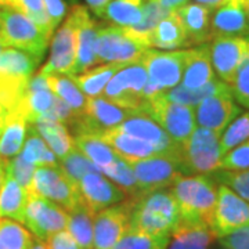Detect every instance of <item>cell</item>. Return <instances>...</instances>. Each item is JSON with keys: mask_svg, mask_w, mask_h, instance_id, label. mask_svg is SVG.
<instances>
[{"mask_svg": "<svg viewBox=\"0 0 249 249\" xmlns=\"http://www.w3.org/2000/svg\"><path fill=\"white\" fill-rule=\"evenodd\" d=\"M55 96L50 90L46 78L37 73L28 83L25 96L21 101L19 112L27 119L28 124H36L39 119L46 118L53 108Z\"/></svg>", "mask_w": 249, "mask_h": 249, "instance_id": "603a6c76", "label": "cell"}, {"mask_svg": "<svg viewBox=\"0 0 249 249\" xmlns=\"http://www.w3.org/2000/svg\"><path fill=\"white\" fill-rule=\"evenodd\" d=\"M227 90H231L230 85H227L222 79L214 78L212 82L206 83L198 89H187L183 85H178L176 88L170 89L169 91H166L163 96L169 101L196 108L205 98L211 97L217 93H222V91H227Z\"/></svg>", "mask_w": 249, "mask_h": 249, "instance_id": "d590c367", "label": "cell"}, {"mask_svg": "<svg viewBox=\"0 0 249 249\" xmlns=\"http://www.w3.org/2000/svg\"><path fill=\"white\" fill-rule=\"evenodd\" d=\"M129 64H101L100 67L90 68L89 71L71 76L82 93L88 97H98L104 93L108 82L116 72Z\"/></svg>", "mask_w": 249, "mask_h": 249, "instance_id": "1f68e13d", "label": "cell"}, {"mask_svg": "<svg viewBox=\"0 0 249 249\" xmlns=\"http://www.w3.org/2000/svg\"><path fill=\"white\" fill-rule=\"evenodd\" d=\"M186 57L187 50H147L142 58L148 75L144 88L145 101L165 94L181 83Z\"/></svg>", "mask_w": 249, "mask_h": 249, "instance_id": "5b68a950", "label": "cell"}, {"mask_svg": "<svg viewBox=\"0 0 249 249\" xmlns=\"http://www.w3.org/2000/svg\"><path fill=\"white\" fill-rule=\"evenodd\" d=\"M76 32L78 13L73 6L61 27L52 36L50 57L46 65L39 71L40 75H65L73 76L76 67Z\"/></svg>", "mask_w": 249, "mask_h": 249, "instance_id": "9c48e42d", "label": "cell"}, {"mask_svg": "<svg viewBox=\"0 0 249 249\" xmlns=\"http://www.w3.org/2000/svg\"><path fill=\"white\" fill-rule=\"evenodd\" d=\"M136 114L127 108L116 106L104 96L86 98L85 111L72 129L75 133H97L116 127L129 116Z\"/></svg>", "mask_w": 249, "mask_h": 249, "instance_id": "2e32d148", "label": "cell"}, {"mask_svg": "<svg viewBox=\"0 0 249 249\" xmlns=\"http://www.w3.org/2000/svg\"><path fill=\"white\" fill-rule=\"evenodd\" d=\"M180 222L170 188H162L134 199L129 229L152 235H170Z\"/></svg>", "mask_w": 249, "mask_h": 249, "instance_id": "7a4b0ae2", "label": "cell"}, {"mask_svg": "<svg viewBox=\"0 0 249 249\" xmlns=\"http://www.w3.org/2000/svg\"><path fill=\"white\" fill-rule=\"evenodd\" d=\"M85 1L89 6V9L94 13V16L101 17L103 11L106 10V7H107L112 0H85Z\"/></svg>", "mask_w": 249, "mask_h": 249, "instance_id": "f5cc1de1", "label": "cell"}, {"mask_svg": "<svg viewBox=\"0 0 249 249\" xmlns=\"http://www.w3.org/2000/svg\"><path fill=\"white\" fill-rule=\"evenodd\" d=\"M34 235L21 223L0 219V249H29Z\"/></svg>", "mask_w": 249, "mask_h": 249, "instance_id": "f35d334b", "label": "cell"}, {"mask_svg": "<svg viewBox=\"0 0 249 249\" xmlns=\"http://www.w3.org/2000/svg\"><path fill=\"white\" fill-rule=\"evenodd\" d=\"M209 50L214 72L223 82L231 85L241 65L249 58V36L214 37Z\"/></svg>", "mask_w": 249, "mask_h": 249, "instance_id": "9a60e30c", "label": "cell"}, {"mask_svg": "<svg viewBox=\"0 0 249 249\" xmlns=\"http://www.w3.org/2000/svg\"><path fill=\"white\" fill-rule=\"evenodd\" d=\"M73 142L75 147L83 152L101 173H104L119 158L97 133H78Z\"/></svg>", "mask_w": 249, "mask_h": 249, "instance_id": "4dcf8cb0", "label": "cell"}, {"mask_svg": "<svg viewBox=\"0 0 249 249\" xmlns=\"http://www.w3.org/2000/svg\"><path fill=\"white\" fill-rule=\"evenodd\" d=\"M103 175H106L108 178H111L115 184L121 187L129 198L140 196V191L137 188V181L134 178L133 169H132L130 163H127L122 158H118L114 162V165H111Z\"/></svg>", "mask_w": 249, "mask_h": 249, "instance_id": "b9f144b4", "label": "cell"}, {"mask_svg": "<svg viewBox=\"0 0 249 249\" xmlns=\"http://www.w3.org/2000/svg\"><path fill=\"white\" fill-rule=\"evenodd\" d=\"M76 6L78 32H76V67L75 75L89 71L97 65L98 25L90 17L89 10L80 4Z\"/></svg>", "mask_w": 249, "mask_h": 249, "instance_id": "7402d4cb", "label": "cell"}, {"mask_svg": "<svg viewBox=\"0 0 249 249\" xmlns=\"http://www.w3.org/2000/svg\"><path fill=\"white\" fill-rule=\"evenodd\" d=\"M19 155L27 162L35 165L36 168L58 165V158L46 144L43 137L36 130L35 124H29L28 126L27 137H25V142H24Z\"/></svg>", "mask_w": 249, "mask_h": 249, "instance_id": "e575fe53", "label": "cell"}, {"mask_svg": "<svg viewBox=\"0 0 249 249\" xmlns=\"http://www.w3.org/2000/svg\"><path fill=\"white\" fill-rule=\"evenodd\" d=\"M136 198H127L94 214L93 249H112L129 229L130 213Z\"/></svg>", "mask_w": 249, "mask_h": 249, "instance_id": "e0dca14e", "label": "cell"}, {"mask_svg": "<svg viewBox=\"0 0 249 249\" xmlns=\"http://www.w3.org/2000/svg\"><path fill=\"white\" fill-rule=\"evenodd\" d=\"M137 181L140 196L162 188H170L180 176L184 175L180 155L158 154L150 158L130 163Z\"/></svg>", "mask_w": 249, "mask_h": 249, "instance_id": "30bf717a", "label": "cell"}, {"mask_svg": "<svg viewBox=\"0 0 249 249\" xmlns=\"http://www.w3.org/2000/svg\"><path fill=\"white\" fill-rule=\"evenodd\" d=\"M7 7H11L9 0H0V10L7 9Z\"/></svg>", "mask_w": 249, "mask_h": 249, "instance_id": "91938a15", "label": "cell"}, {"mask_svg": "<svg viewBox=\"0 0 249 249\" xmlns=\"http://www.w3.org/2000/svg\"><path fill=\"white\" fill-rule=\"evenodd\" d=\"M39 62L34 55L13 47L0 53V103L9 114L19 109Z\"/></svg>", "mask_w": 249, "mask_h": 249, "instance_id": "3957f363", "label": "cell"}, {"mask_svg": "<svg viewBox=\"0 0 249 249\" xmlns=\"http://www.w3.org/2000/svg\"><path fill=\"white\" fill-rule=\"evenodd\" d=\"M43 4H45L46 14L55 29L65 18L67 6H65L64 0H43Z\"/></svg>", "mask_w": 249, "mask_h": 249, "instance_id": "816d5d0a", "label": "cell"}, {"mask_svg": "<svg viewBox=\"0 0 249 249\" xmlns=\"http://www.w3.org/2000/svg\"><path fill=\"white\" fill-rule=\"evenodd\" d=\"M7 116H9V112L6 111V108L1 106L0 103V134L4 129V124H6V121H7Z\"/></svg>", "mask_w": 249, "mask_h": 249, "instance_id": "9f6ffc18", "label": "cell"}, {"mask_svg": "<svg viewBox=\"0 0 249 249\" xmlns=\"http://www.w3.org/2000/svg\"><path fill=\"white\" fill-rule=\"evenodd\" d=\"M213 175L214 181H219L229 188H231L234 193L249 202V169L247 170H216Z\"/></svg>", "mask_w": 249, "mask_h": 249, "instance_id": "f6af8a7d", "label": "cell"}, {"mask_svg": "<svg viewBox=\"0 0 249 249\" xmlns=\"http://www.w3.org/2000/svg\"><path fill=\"white\" fill-rule=\"evenodd\" d=\"M6 178V166H4V163L0 160V187L3 184V180Z\"/></svg>", "mask_w": 249, "mask_h": 249, "instance_id": "680465c9", "label": "cell"}, {"mask_svg": "<svg viewBox=\"0 0 249 249\" xmlns=\"http://www.w3.org/2000/svg\"><path fill=\"white\" fill-rule=\"evenodd\" d=\"M220 248H222V247H220ZM222 249H226V248H222Z\"/></svg>", "mask_w": 249, "mask_h": 249, "instance_id": "be15d7a7", "label": "cell"}, {"mask_svg": "<svg viewBox=\"0 0 249 249\" xmlns=\"http://www.w3.org/2000/svg\"><path fill=\"white\" fill-rule=\"evenodd\" d=\"M52 36L13 7L0 10V42L42 60Z\"/></svg>", "mask_w": 249, "mask_h": 249, "instance_id": "277c9868", "label": "cell"}, {"mask_svg": "<svg viewBox=\"0 0 249 249\" xmlns=\"http://www.w3.org/2000/svg\"><path fill=\"white\" fill-rule=\"evenodd\" d=\"M249 227V202L224 184L217 187V202L211 230L216 238Z\"/></svg>", "mask_w": 249, "mask_h": 249, "instance_id": "5bb4252c", "label": "cell"}, {"mask_svg": "<svg viewBox=\"0 0 249 249\" xmlns=\"http://www.w3.org/2000/svg\"><path fill=\"white\" fill-rule=\"evenodd\" d=\"M170 235H152L127 229L112 249H168Z\"/></svg>", "mask_w": 249, "mask_h": 249, "instance_id": "60d3db41", "label": "cell"}, {"mask_svg": "<svg viewBox=\"0 0 249 249\" xmlns=\"http://www.w3.org/2000/svg\"><path fill=\"white\" fill-rule=\"evenodd\" d=\"M217 187L214 178L206 175L180 176L170 187L178 204L180 220L211 227L217 202Z\"/></svg>", "mask_w": 249, "mask_h": 249, "instance_id": "6da1fadb", "label": "cell"}, {"mask_svg": "<svg viewBox=\"0 0 249 249\" xmlns=\"http://www.w3.org/2000/svg\"><path fill=\"white\" fill-rule=\"evenodd\" d=\"M35 170V165L27 162L19 154L6 165V172H9L21 186L27 188L29 191V196H31V188H32V180H34Z\"/></svg>", "mask_w": 249, "mask_h": 249, "instance_id": "7dc6e473", "label": "cell"}, {"mask_svg": "<svg viewBox=\"0 0 249 249\" xmlns=\"http://www.w3.org/2000/svg\"><path fill=\"white\" fill-rule=\"evenodd\" d=\"M247 140H249V111L240 114L222 133L220 136L222 154L224 155L226 152H229L234 147L240 145L241 142Z\"/></svg>", "mask_w": 249, "mask_h": 249, "instance_id": "7bdbcfd3", "label": "cell"}, {"mask_svg": "<svg viewBox=\"0 0 249 249\" xmlns=\"http://www.w3.org/2000/svg\"><path fill=\"white\" fill-rule=\"evenodd\" d=\"M94 213L83 205V202L68 212V224L67 230L78 242L80 249H93V238H94Z\"/></svg>", "mask_w": 249, "mask_h": 249, "instance_id": "8d00e7d4", "label": "cell"}, {"mask_svg": "<svg viewBox=\"0 0 249 249\" xmlns=\"http://www.w3.org/2000/svg\"><path fill=\"white\" fill-rule=\"evenodd\" d=\"M212 39L223 36H249L245 0H223L212 11Z\"/></svg>", "mask_w": 249, "mask_h": 249, "instance_id": "44dd1931", "label": "cell"}, {"mask_svg": "<svg viewBox=\"0 0 249 249\" xmlns=\"http://www.w3.org/2000/svg\"><path fill=\"white\" fill-rule=\"evenodd\" d=\"M28 126L29 124L19 111H14L7 116L4 129L0 134V160L4 166L22 150Z\"/></svg>", "mask_w": 249, "mask_h": 249, "instance_id": "f546056e", "label": "cell"}, {"mask_svg": "<svg viewBox=\"0 0 249 249\" xmlns=\"http://www.w3.org/2000/svg\"><path fill=\"white\" fill-rule=\"evenodd\" d=\"M148 47L124 28L98 25L97 64H133L142 60Z\"/></svg>", "mask_w": 249, "mask_h": 249, "instance_id": "8fae6325", "label": "cell"}, {"mask_svg": "<svg viewBox=\"0 0 249 249\" xmlns=\"http://www.w3.org/2000/svg\"><path fill=\"white\" fill-rule=\"evenodd\" d=\"M245 7H247V16H248L249 21V0H245Z\"/></svg>", "mask_w": 249, "mask_h": 249, "instance_id": "94428289", "label": "cell"}, {"mask_svg": "<svg viewBox=\"0 0 249 249\" xmlns=\"http://www.w3.org/2000/svg\"><path fill=\"white\" fill-rule=\"evenodd\" d=\"M49 249H80L78 242L71 235V232L67 229L53 234L50 238L45 241Z\"/></svg>", "mask_w": 249, "mask_h": 249, "instance_id": "f907efd6", "label": "cell"}, {"mask_svg": "<svg viewBox=\"0 0 249 249\" xmlns=\"http://www.w3.org/2000/svg\"><path fill=\"white\" fill-rule=\"evenodd\" d=\"M68 224V212L45 196L31 194L25 211L24 226L37 240L46 241L62 231Z\"/></svg>", "mask_w": 249, "mask_h": 249, "instance_id": "4fadbf2b", "label": "cell"}, {"mask_svg": "<svg viewBox=\"0 0 249 249\" xmlns=\"http://www.w3.org/2000/svg\"><path fill=\"white\" fill-rule=\"evenodd\" d=\"M144 3L145 0H112L100 18L115 27L132 28L142 21Z\"/></svg>", "mask_w": 249, "mask_h": 249, "instance_id": "836d02e7", "label": "cell"}, {"mask_svg": "<svg viewBox=\"0 0 249 249\" xmlns=\"http://www.w3.org/2000/svg\"><path fill=\"white\" fill-rule=\"evenodd\" d=\"M4 49H6V47H4V46H3V43L0 42V53H1V52H3Z\"/></svg>", "mask_w": 249, "mask_h": 249, "instance_id": "6125c7cd", "label": "cell"}, {"mask_svg": "<svg viewBox=\"0 0 249 249\" xmlns=\"http://www.w3.org/2000/svg\"><path fill=\"white\" fill-rule=\"evenodd\" d=\"M249 169V140L223 155L219 170H247Z\"/></svg>", "mask_w": 249, "mask_h": 249, "instance_id": "bcb514c9", "label": "cell"}, {"mask_svg": "<svg viewBox=\"0 0 249 249\" xmlns=\"http://www.w3.org/2000/svg\"><path fill=\"white\" fill-rule=\"evenodd\" d=\"M31 194L45 196L60 205L67 212L82 204L79 186L62 172L60 165L36 168Z\"/></svg>", "mask_w": 249, "mask_h": 249, "instance_id": "7c38bea8", "label": "cell"}, {"mask_svg": "<svg viewBox=\"0 0 249 249\" xmlns=\"http://www.w3.org/2000/svg\"><path fill=\"white\" fill-rule=\"evenodd\" d=\"M194 1L198 3V4H202V6H205V7H208V9H211L213 11L222 3L223 0H194Z\"/></svg>", "mask_w": 249, "mask_h": 249, "instance_id": "11a10c76", "label": "cell"}, {"mask_svg": "<svg viewBox=\"0 0 249 249\" xmlns=\"http://www.w3.org/2000/svg\"><path fill=\"white\" fill-rule=\"evenodd\" d=\"M190 47L186 31L178 16V11L173 10L165 18H162L155 27L151 35V49L160 50H178Z\"/></svg>", "mask_w": 249, "mask_h": 249, "instance_id": "f1b7e54d", "label": "cell"}, {"mask_svg": "<svg viewBox=\"0 0 249 249\" xmlns=\"http://www.w3.org/2000/svg\"><path fill=\"white\" fill-rule=\"evenodd\" d=\"M43 76L55 97L62 100L78 114H83L88 97L82 93V90L76 86L72 78H68L65 75H43Z\"/></svg>", "mask_w": 249, "mask_h": 249, "instance_id": "74e56055", "label": "cell"}, {"mask_svg": "<svg viewBox=\"0 0 249 249\" xmlns=\"http://www.w3.org/2000/svg\"><path fill=\"white\" fill-rule=\"evenodd\" d=\"M116 129L122 130L124 133L136 136L148 144H151L160 154L180 155V145L178 142H175L151 116L144 112H136L132 116H129L122 124H118Z\"/></svg>", "mask_w": 249, "mask_h": 249, "instance_id": "ffe728a7", "label": "cell"}, {"mask_svg": "<svg viewBox=\"0 0 249 249\" xmlns=\"http://www.w3.org/2000/svg\"><path fill=\"white\" fill-rule=\"evenodd\" d=\"M78 186L82 202L94 214L106 208L121 204L129 198L121 187L101 172L88 173Z\"/></svg>", "mask_w": 249, "mask_h": 249, "instance_id": "d6986e66", "label": "cell"}, {"mask_svg": "<svg viewBox=\"0 0 249 249\" xmlns=\"http://www.w3.org/2000/svg\"><path fill=\"white\" fill-rule=\"evenodd\" d=\"M240 114H242V108L235 103L231 90L222 91L205 98L196 106V126L222 134Z\"/></svg>", "mask_w": 249, "mask_h": 249, "instance_id": "ac0fdd59", "label": "cell"}, {"mask_svg": "<svg viewBox=\"0 0 249 249\" xmlns=\"http://www.w3.org/2000/svg\"><path fill=\"white\" fill-rule=\"evenodd\" d=\"M152 1L158 3V4H160V6H162L163 9L173 11V10H178V9H180L181 6L187 4L190 0H152Z\"/></svg>", "mask_w": 249, "mask_h": 249, "instance_id": "db71d44e", "label": "cell"}, {"mask_svg": "<svg viewBox=\"0 0 249 249\" xmlns=\"http://www.w3.org/2000/svg\"><path fill=\"white\" fill-rule=\"evenodd\" d=\"M142 112L151 116L178 145L186 142L196 129V108L169 101L163 94L148 100Z\"/></svg>", "mask_w": 249, "mask_h": 249, "instance_id": "52a82bcc", "label": "cell"}, {"mask_svg": "<svg viewBox=\"0 0 249 249\" xmlns=\"http://www.w3.org/2000/svg\"><path fill=\"white\" fill-rule=\"evenodd\" d=\"M214 78L216 76L211 60L209 43L187 49L186 65L180 85L187 89H198L212 82Z\"/></svg>", "mask_w": 249, "mask_h": 249, "instance_id": "d4e9b609", "label": "cell"}, {"mask_svg": "<svg viewBox=\"0 0 249 249\" xmlns=\"http://www.w3.org/2000/svg\"><path fill=\"white\" fill-rule=\"evenodd\" d=\"M58 165H60L62 172L71 178L75 184H79L80 180L88 173L100 172L97 166L83 152L79 151L75 145L72 147L71 151L68 152L65 157L58 160Z\"/></svg>", "mask_w": 249, "mask_h": 249, "instance_id": "ab89813d", "label": "cell"}, {"mask_svg": "<svg viewBox=\"0 0 249 249\" xmlns=\"http://www.w3.org/2000/svg\"><path fill=\"white\" fill-rule=\"evenodd\" d=\"M100 137L107 142L119 158L126 160L127 163L144 160V158H150L160 154L151 144H148L136 136L124 133L116 127L101 132Z\"/></svg>", "mask_w": 249, "mask_h": 249, "instance_id": "484cf974", "label": "cell"}, {"mask_svg": "<svg viewBox=\"0 0 249 249\" xmlns=\"http://www.w3.org/2000/svg\"><path fill=\"white\" fill-rule=\"evenodd\" d=\"M13 9L18 10L19 13L29 17L36 25L42 28L46 34L53 36L54 28L47 17L43 0H9Z\"/></svg>", "mask_w": 249, "mask_h": 249, "instance_id": "ee69618b", "label": "cell"}, {"mask_svg": "<svg viewBox=\"0 0 249 249\" xmlns=\"http://www.w3.org/2000/svg\"><path fill=\"white\" fill-rule=\"evenodd\" d=\"M148 75L142 60L126 65L118 71L108 82L104 90V97L115 103L116 106L127 108L134 112H142L145 106L144 88Z\"/></svg>", "mask_w": 249, "mask_h": 249, "instance_id": "ba28073f", "label": "cell"}, {"mask_svg": "<svg viewBox=\"0 0 249 249\" xmlns=\"http://www.w3.org/2000/svg\"><path fill=\"white\" fill-rule=\"evenodd\" d=\"M29 249H49V247H47V244H46L45 241L37 240V238L34 237V241H32Z\"/></svg>", "mask_w": 249, "mask_h": 249, "instance_id": "6f0895ef", "label": "cell"}, {"mask_svg": "<svg viewBox=\"0 0 249 249\" xmlns=\"http://www.w3.org/2000/svg\"><path fill=\"white\" fill-rule=\"evenodd\" d=\"M176 11L186 31L190 47L204 45L212 40V34H211L212 10L202 4H198L196 1H188Z\"/></svg>", "mask_w": 249, "mask_h": 249, "instance_id": "cb8c5ba5", "label": "cell"}, {"mask_svg": "<svg viewBox=\"0 0 249 249\" xmlns=\"http://www.w3.org/2000/svg\"><path fill=\"white\" fill-rule=\"evenodd\" d=\"M34 124L58 160L65 157L75 145L73 139L68 132V127L65 124L50 118H42Z\"/></svg>", "mask_w": 249, "mask_h": 249, "instance_id": "d6a6232c", "label": "cell"}, {"mask_svg": "<svg viewBox=\"0 0 249 249\" xmlns=\"http://www.w3.org/2000/svg\"><path fill=\"white\" fill-rule=\"evenodd\" d=\"M28 201L29 191L6 172L0 187V219H10L24 224Z\"/></svg>", "mask_w": 249, "mask_h": 249, "instance_id": "4316f807", "label": "cell"}, {"mask_svg": "<svg viewBox=\"0 0 249 249\" xmlns=\"http://www.w3.org/2000/svg\"><path fill=\"white\" fill-rule=\"evenodd\" d=\"M214 240L217 238L209 226L180 220L170 234L168 249H211Z\"/></svg>", "mask_w": 249, "mask_h": 249, "instance_id": "83f0119b", "label": "cell"}, {"mask_svg": "<svg viewBox=\"0 0 249 249\" xmlns=\"http://www.w3.org/2000/svg\"><path fill=\"white\" fill-rule=\"evenodd\" d=\"M230 88L235 101L241 107L249 108V58L241 65Z\"/></svg>", "mask_w": 249, "mask_h": 249, "instance_id": "c3c4849f", "label": "cell"}, {"mask_svg": "<svg viewBox=\"0 0 249 249\" xmlns=\"http://www.w3.org/2000/svg\"><path fill=\"white\" fill-rule=\"evenodd\" d=\"M220 136L213 130L196 127L180 145V162L184 175H212L220 168L223 154Z\"/></svg>", "mask_w": 249, "mask_h": 249, "instance_id": "8992f818", "label": "cell"}, {"mask_svg": "<svg viewBox=\"0 0 249 249\" xmlns=\"http://www.w3.org/2000/svg\"><path fill=\"white\" fill-rule=\"evenodd\" d=\"M219 240V245L226 249H249V227L224 235Z\"/></svg>", "mask_w": 249, "mask_h": 249, "instance_id": "681fc988", "label": "cell"}]
</instances>
